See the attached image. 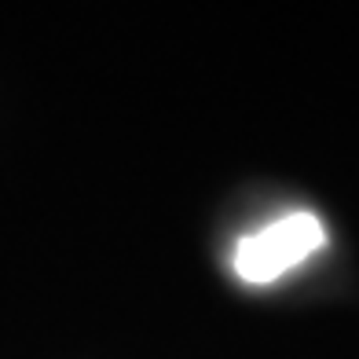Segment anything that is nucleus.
I'll return each instance as SVG.
<instances>
[{
    "label": "nucleus",
    "mask_w": 359,
    "mask_h": 359,
    "mask_svg": "<svg viewBox=\"0 0 359 359\" xmlns=\"http://www.w3.org/2000/svg\"><path fill=\"white\" fill-rule=\"evenodd\" d=\"M326 246V227L316 213H286L268 227L238 238L235 246V271L246 283H275L308 257H316Z\"/></svg>",
    "instance_id": "obj_1"
}]
</instances>
